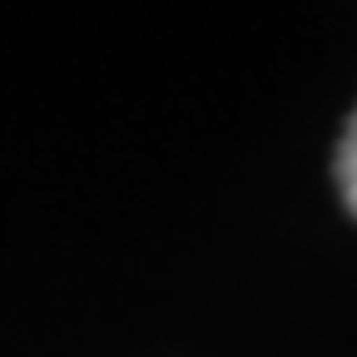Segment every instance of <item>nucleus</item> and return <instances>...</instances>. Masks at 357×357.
I'll return each instance as SVG.
<instances>
[{"instance_id": "nucleus-1", "label": "nucleus", "mask_w": 357, "mask_h": 357, "mask_svg": "<svg viewBox=\"0 0 357 357\" xmlns=\"http://www.w3.org/2000/svg\"><path fill=\"white\" fill-rule=\"evenodd\" d=\"M337 189H342L347 208L357 213V114H352V124L342 134V149H337Z\"/></svg>"}]
</instances>
